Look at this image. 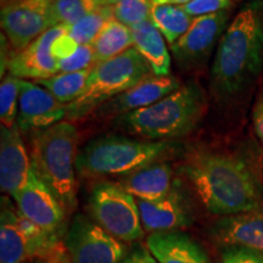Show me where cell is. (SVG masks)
<instances>
[{
    "instance_id": "cell-15",
    "label": "cell",
    "mask_w": 263,
    "mask_h": 263,
    "mask_svg": "<svg viewBox=\"0 0 263 263\" xmlns=\"http://www.w3.org/2000/svg\"><path fill=\"white\" fill-rule=\"evenodd\" d=\"M180 85L179 80L174 76H151L101 105L91 116L99 120L114 121L117 117L156 103L178 89Z\"/></svg>"
},
{
    "instance_id": "cell-14",
    "label": "cell",
    "mask_w": 263,
    "mask_h": 263,
    "mask_svg": "<svg viewBox=\"0 0 263 263\" xmlns=\"http://www.w3.org/2000/svg\"><path fill=\"white\" fill-rule=\"evenodd\" d=\"M70 27L57 25L32 42L24 50L14 52L8 65V73L20 80H44L60 72L59 60L52 54V43Z\"/></svg>"
},
{
    "instance_id": "cell-30",
    "label": "cell",
    "mask_w": 263,
    "mask_h": 263,
    "mask_svg": "<svg viewBox=\"0 0 263 263\" xmlns=\"http://www.w3.org/2000/svg\"><path fill=\"white\" fill-rule=\"evenodd\" d=\"M230 6H232V0H192L185 5H182V8L192 17H199V16L224 11Z\"/></svg>"
},
{
    "instance_id": "cell-4",
    "label": "cell",
    "mask_w": 263,
    "mask_h": 263,
    "mask_svg": "<svg viewBox=\"0 0 263 263\" xmlns=\"http://www.w3.org/2000/svg\"><path fill=\"white\" fill-rule=\"evenodd\" d=\"M182 145L176 141H154L121 134H110L88 141L78 151L77 176L87 180L120 178L128 173L164 161L177 154Z\"/></svg>"
},
{
    "instance_id": "cell-13",
    "label": "cell",
    "mask_w": 263,
    "mask_h": 263,
    "mask_svg": "<svg viewBox=\"0 0 263 263\" xmlns=\"http://www.w3.org/2000/svg\"><path fill=\"white\" fill-rule=\"evenodd\" d=\"M141 224L145 232L153 233L179 232L189 228L194 222V212L185 193L182 180L178 179L168 195L156 201L138 200Z\"/></svg>"
},
{
    "instance_id": "cell-32",
    "label": "cell",
    "mask_w": 263,
    "mask_h": 263,
    "mask_svg": "<svg viewBox=\"0 0 263 263\" xmlns=\"http://www.w3.org/2000/svg\"><path fill=\"white\" fill-rule=\"evenodd\" d=\"M78 48H80V44H78L67 32L59 35V37L55 39V42L52 43L51 50L54 57L57 58L58 60H62V59L71 57Z\"/></svg>"
},
{
    "instance_id": "cell-22",
    "label": "cell",
    "mask_w": 263,
    "mask_h": 263,
    "mask_svg": "<svg viewBox=\"0 0 263 263\" xmlns=\"http://www.w3.org/2000/svg\"><path fill=\"white\" fill-rule=\"evenodd\" d=\"M90 45L93 47L97 64L110 60L133 48L130 28L115 17L110 18Z\"/></svg>"
},
{
    "instance_id": "cell-17",
    "label": "cell",
    "mask_w": 263,
    "mask_h": 263,
    "mask_svg": "<svg viewBox=\"0 0 263 263\" xmlns=\"http://www.w3.org/2000/svg\"><path fill=\"white\" fill-rule=\"evenodd\" d=\"M210 238L221 248H246L263 254V210L223 216L211 226Z\"/></svg>"
},
{
    "instance_id": "cell-18",
    "label": "cell",
    "mask_w": 263,
    "mask_h": 263,
    "mask_svg": "<svg viewBox=\"0 0 263 263\" xmlns=\"http://www.w3.org/2000/svg\"><path fill=\"white\" fill-rule=\"evenodd\" d=\"M115 182L138 200L156 201L172 192L178 178L174 177L172 164L164 160L141 167L134 172L116 178Z\"/></svg>"
},
{
    "instance_id": "cell-24",
    "label": "cell",
    "mask_w": 263,
    "mask_h": 263,
    "mask_svg": "<svg viewBox=\"0 0 263 263\" xmlns=\"http://www.w3.org/2000/svg\"><path fill=\"white\" fill-rule=\"evenodd\" d=\"M93 67L77 72H59L49 78L33 82L50 91L60 103L68 105L77 100L84 91Z\"/></svg>"
},
{
    "instance_id": "cell-33",
    "label": "cell",
    "mask_w": 263,
    "mask_h": 263,
    "mask_svg": "<svg viewBox=\"0 0 263 263\" xmlns=\"http://www.w3.org/2000/svg\"><path fill=\"white\" fill-rule=\"evenodd\" d=\"M43 263H73L65 248L64 240L55 242L51 249L43 257Z\"/></svg>"
},
{
    "instance_id": "cell-23",
    "label": "cell",
    "mask_w": 263,
    "mask_h": 263,
    "mask_svg": "<svg viewBox=\"0 0 263 263\" xmlns=\"http://www.w3.org/2000/svg\"><path fill=\"white\" fill-rule=\"evenodd\" d=\"M193 20L194 17L186 14L180 5H154L151 9L150 21L171 47L185 34Z\"/></svg>"
},
{
    "instance_id": "cell-25",
    "label": "cell",
    "mask_w": 263,
    "mask_h": 263,
    "mask_svg": "<svg viewBox=\"0 0 263 263\" xmlns=\"http://www.w3.org/2000/svg\"><path fill=\"white\" fill-rule=\"evenodd\" d=\"M101 6H106L105 0H54L51 2V16L54 25L71 27L76 22Z\"/></svg>"
},
{
    "instance_id": "cell-11",
    "label": "cell",
    "mask_w": 263,
    "mask_h": 263,
    "mask_svg": "<svg viewBox=\"0 0 263 263\" xmlns=\"http://www.w3.org/2000/svg\"><path fill=\"white\" fill-rule=\"evenodd\" d=\"M3 34L14 52L24 50L32 42L54 27L51 3L48 0H16L0 12Z\"/></svg>"
},
{
    "instance_id": "cell-16",
    "label": "cell",
    "mask_w": 263,
    "mask_h": 263,
    "mask_svg": "<svg viewBox=\"0 0 263 263\" xmlns=\"http://www.w3.org/2000/svg\"><path fill=\"white\" fill-rule=\"evenodd\" d=\"M32 168L17 123L12 127L0 126V189L14 197L27 183Z\"/></svg>"
},
{
    "instance_id": "cell-26",
    "label": "cell",
    "mask_w": 263,
    "mask_h": 263,
    "mask_svg": "<svg viewBox=\"0 0 263 263\" xmlns=\"http://www.w3.org/2000/svg\"><path fill=\"white\" fill-rule=\"evenodd\" d=\"M112 17V6H101L72 25L68 29V34L80 45L91 44L104 25Z\"/></svg>"
},
{
    "instance_id": "cell-34",
    "label": "cell",
    "mask_w": 263,
    "mask_h": 263,
    "mask_svg": "<svg viewBox=\"0 0 263 263\" xmlns=\"http://www.w3.org/2000/svg\"><path fill=\"white\" fill-rule=\"evenodd\" d=\"M121 263H159L145 245H138L132 249Z\"/></svg>"
},
{
    "instance_id": "cell-3",
    "label": "cell",
    "mask_w": 263,
    "mask_h": 263,
    "mask_svg": "<svg viewBox=\"0 0 263 263\" xmlns=\"http://www.w3.org/2000/svg\"><path fill=\"white\" fill-rule=\"evenodd\" d=\"M206 110L205 91L196 81H192L149 106L117 117L112 126L139 139L174 141L189 136L201 122Z\"/></svg>"
},
{
    "instance_id": "cell-38",
    "label": "cell",
    "mask_w": 263,
    "mask_h": 263,
    "mask_svg": "<svg viewBox=\"0 0 263 263\" xmlns=\"http://www.w3.org/2000/svg\"><path fill=\"white\" fill-rule=\"evenodd\" d=\"M121 0H105V3H106V5H110V6H114L115 4H117V3H120Z\"/></svg>"
},
{
    "instance_id": "cell-37",
    "label": "cell",
    "mask_w": 263,
    "mask_h": 263,
    "mask_svg": "<svg viewBox=\"0 0 263 263\" xmlns=\"http://www.w3.org/2000/svg\"><path fill=\"white\" fill-rule=\"evenodd\" d=\"M189 2H192V0H173V4L174 5H185L186 3H189Z\"/></svg>"
},
{
    "instance_id": "cell-36",
    "label": "cell",
    "mask_w": 263,
    "mask_h": 263,
    "mask_svg": "<svg viewBox=\"0 0 263 263\" xmlns=\"http://www.w3.org/2000/svg\"><path fill=\"white\" fill-rule=\"evenodd\" d=\"M153 5H171L173 4V0H151Z\"/></svg>"
},
{
    "instance_id": "cell-19",
    "label": "cell",
    "mask_w": 263,
    "mask_h": 263,
    "mask_svg": "<svg viewBox=\"0 0 263 263\" xmlns=\"http://www.w3.org/2000/svg\"><path fill=\"white\" fill-rule=\"evenodd\" d=\"M145 246L159 263H211L202 246L183 230L153 233Z\"/></svg>"
},
{
    "instance_id": "cell-6",
    "label": "cell",
    "mask_w": 263,
    "mask_h": 263,
    "mask_svg": "<svg viewBox=\"0 0 263 263\" xmlns=\"http://www.w3.org/2000/svg\"><path fill=\"white\" fill-rule=\"evenodd\" d=\"M154 76L150 65L134 48L93 67L87 87L80 98L67 105L68 122L93 115L101 105Z\"/></svg>"
},
{
    "instance_id": "cell-1",
    "label": "cell",
    "mask_w": 263,
    "mask_h": 263,
    "mask_svg": "<svg viewBox=\"0 0 263 263\" xmlns=\"http://www.w3.org/2000/svg\"><path fill=\"white\" fill-rule=\"evenodd\" d=\"M178 172L210 215L263 210L261 161L258 151L249 144L236 147L195 144L183 153Z\"/></svg>"
},
{
    "instance_id": "cell-9",
    "label": "cell",
    "mask_w": 263,
    "mask_h": 263,
    "mask_svg": "<svg viewBox=\"0 0 263 263\" xmlns=\"http://www.w3.org/2000/svg\"><path fill=\"white\" fill-rule=\"evenodd\" d=\"M228 10L194 17L185 34L171 47L178 67L188 72L201 70L209 62L215 48L218 47L228 27Z\"/></svg>"
},
{
    "instance_id": "cell-12",
    "label": "cell",
    "mask_w": 263,
    "mask_h": 263,
    "mask_svg": "<svg viewBox=\"0 0 263 263\" xmlns=\"http://www.w3.org/2000/svg\"><path fill=\"white\" fill-rule=\"evenodd\" d=\"M67 105L42 85L21 80L18 98L17 126L22 134H34L66 120Z\"/></svg>"
},
{
    "instance_id": "cell-28",
    "label": "cell",
    "mask_w": 263,
    "mask_h": 263,
    "mask_svg": "<svg viewBox=\"0 0 263 263\" xmlns=\"http://www.w3.org/2000/svg\"><path fill=\"white\" fill-rule=\"evenodd\" d=\"M153 6L151 0H121L112 6L114 17L130 28L149 21Z\"/></svg>"
},
{
    "instance_id": "cell-7",
    "label": "cell",
    "mask_w": 263,
    "mask_h": 263,
    "mask_svg": "<svg viewBox=\"0 0 263 263\" xmlns=\"http://www.w3.org/2000/svg\"><path fill=\"white\" fill-rule=\"evenodd\" d=\"M88 212L94 222L124 244L144 236L137 199L115 180L95 184L88 199Z\"/></svg>"
},
{
    "instance_id": "cell-27",
    "label": "cell",
    "mask_w": 263,
    "mask_h": 263,
    "mask_svg": "<svg viewBox=\"0 0 263 263\" xmlns=\"http://www.w3.org/2000/svg\"><path fill=\"white\" fill-rule=\"evenodd\" d=\"M21 80L8 73L0 83V121L2 126L12 127L16 124L18 114V98Z\"/></svg>"
},
{
    "instance_id": "cell-10",
    "label": "cell",
    "mask_w": 263,
    "mask_h": 263,
    "mask_svg": "<svg viewBox=\"0 0 263 263\" xmlns=\"http://www.w3.org/2000/svg\"><path fill=\"white\" fill-rule=\"evenodd\" d=\"M22 216L41 227L51 238L64 240L68 215L51 189L31 168L25 186L12 197Z\"/></svg>"
},
{
    "instance_id": "cell-39",
    "label": "cell",
    "mask_w": 263,
    "mask_h": 263,
    "mask_svg": "<svg viewBox=\"0 0 263 263\" xmlns=\"http://www.w3.org/2000/svg\"><path fill=\"white\" fill-rule=\"evenodd\" d=\"M0 2H2V8H3V6L10 4V3H14L16 0H0Z\"/></svg>"
},
{
    "instance_id": "cell-35",
    "label": "cell",
    "mask_w": 263,
    "mask_h": 263,
    "mask_svg": "<svg viewBox=\"0 0 263 263\" xmlns=\"http://www.w3.org/2000/svg\"><path fill=\"white\" fill-rule=\"evenodd\" d=\"M252 122L256 136L263 144V91L256 101L254 110H252Z\"/></svg>"
},
{
    "instance_id": "cell-40",
    "label": "cell",
    "mask_w": 263,
    "mask_h": 263,
    "mask_svg": "<svg viewBox=\"0 0 263 263\" xmlns=\"http://www.w3.org/2000/svg\"><path fill=\"white\" fill-rule=\"evenodd\" d=\"M48 2H50V3H51V2H54V0H48Z\"/></svg>"
},
{
    "instance_id": "cell-29",
    "label": "cell",
    "mask_w": 263,
    "mask_h": 263,
    "mask_svg": "<svg viewBox=\"0 0 263 263\" xmlns=\"http://www.w3.org/2000/svg\"><path fill=\"white\" fill-rule=\"evenodd\" d=\"M97 65L93 47L90 44L80 45L71 57L59 60L60 72H77L93 67Z\"/></svg>"
},
{
    "instance_id": "cell-5",
    "label": "cell",
    "mask_w": 263,
    "mask_h": 263,
    "mask_svg": "<svg viewBox=\"0 0 263 263\" xmlns=\"http://www.w3.org/2000/svg\"><path fill=\"white\" fill-rule=\"evenodd\" d=\"M78 144L80 132L68 121L32 134L29 143L33 170L55 194L68 216L77 207Z\"/></svg>"
},
{
    "instance_id": "cell-31",
    "label": "cell",
    "mask_w": 263,
    "mask_h": 263,
    "mask_svg": "<svg viewBox=\"0 0 263 263\" xmlns=\"http://www.w3.org/2000/svg\"><path fill=\"white\" fill-rule=\"evenodd\" d=\"M222 263H263V254L246 248H224L221 254Z\"/></svg>"
},
{
    "instance_id": "cell-8",
    "label": "cell",
    "mask_w": 263,
    "mask_h": 263,
    "mask_svg": "<svg viewBox=\"0 0 263 263\" xmlns=\"http://www.w3.org/2000/svg\"><path fill=\"white\" fill-rule=\"evenodd\" d=\"M64 244L73 263H121L130 251L127 244L85 215L73 217Z\"/></svg>"
},
{
    "instance_id": "cell-20",
    "label": "cell",
    "mask_w": 263,
    "mask_h": 263,
    "mask_svg": "<svg viewBox=\"0 0 263 263\" xmlns=\"http://www.w3.org/2000/svg\"><path fill=\"white\" fill-rule=\"evenodd\" d=\"M38 258L27 235L18 224L17 209L8 197H2L0 215V263H25Z\"/></svg>"
},
{
    "instance_id": "cell-21",
    "label": "cell",
    "mask_w": 263,
    "mask_h": 263,
    "mask_svg": "<svg viewBox=\"0 0 263 263\" xmlns=\"http://www.w3.org/2000/svg\"><path fill=\"white\" fill-rule=\"evenodd\" d=\"M133 48L150 65L154 76H170L171 57L166 39L150 21L130 27Z\"/></svg>"
},
{
    "instance_id": "cell-2",
    "label": "cell",
    "mask_w": 263,
    "mask_h": 263,
    "mask_svg": "<svg viewBox=\"0 0 263 263\" xmlns=\"http://www.w3.org/2000/svg\"><path fill=\"white\" fill-rule=\"evenodd\" d=\"M263 70V15L249 4L223 33L211 66L210 87L217 100L239 98L257 81Z\"/></svg>"
}]
</instances>
